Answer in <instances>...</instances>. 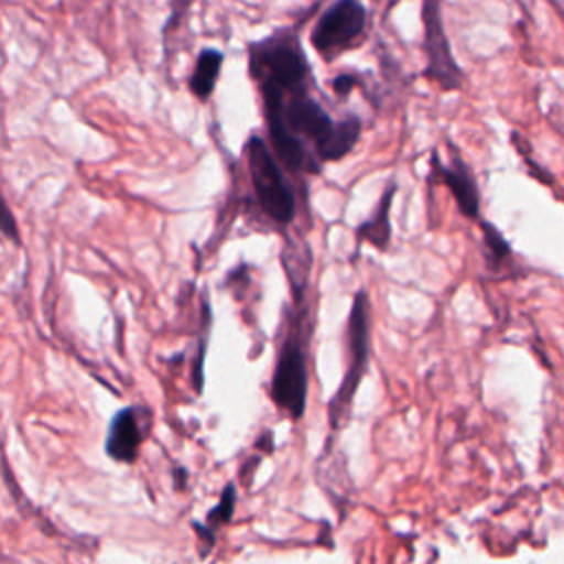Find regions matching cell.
Instances as JSON below:
<instances>
[{
    "mask_svg": "<svg viewBox=\"0 0 564 564\" xmlns=\"http://www.w3.org/2000/svg\"><path fill=\"white\" fill-rule=\"evenodd\" d=\"M366 26V7L359 0H337L317 20L311 44L326 57L348 48Z\"/></svg>",
    "mask_w": 564,
    "mask_h": 564,
    "instance_id": "6",
    "label": "cell"
},
{
    "mask_svg": "<svg viewBox=\"0 0 564 564\" xmlns=\"http://www.w3.org/2000/svg\"><path fill=\"white\" fill-rule=\"evenodd\" d=\"M234 507H236V487H234V485H227V487L223 489L220 505L207 513V527L214 531V527L225 524L227 520H231Z\"/></svg>",
    "mask_w": 564,
    "mask_h": 564,
    "instance_id": "13",
    "label": "cell"
},
{
    "mask_svg": "<svg viewBox=\"0 0 564 564\" xmlns=\"http://www.w3.org/2000/svg\"><path fill=\"white\" fill-rule=\"evenodd\" d=\"M482 227V238H485V247H487V258L494 262H500L505 258L511 256V247L509 242L502 238V234L489 225V223H480Z\"/></svg>",
    "mask_w": 564,
    "mask_h": 564,
    "instance_id": "12",
    "label": "cell"
},
{
    "mask_svg": "<svg viewBox=\"0 0 564 564\" xmlns=\"http://www.w3.org/2000/svg\"><path fill=\"white\" fill-rule=\"evenodd\" d=\"M306 390H308L306 339L302 337L300 326H295L286 335L278 352L273 381H271V399L291 419H302L306 408Z\"/></svg>",
    "mask_w": 564,
    "mask_h": 564,
    "instance_id": "4",
    "label": "cell"
},
{
    "mask_svg": "<svg viewBox=\"0 0 564 564\" xmlns=\"http://www.w3.org/2000/svg\"><path fill=\"white\" fill-rule=\"evenodd\" d=\"M423 48H425V75L436 82L443 90H458L465 82L460 64L454 59L445 24H443V0H423Z\"/></svg>",
    "mask_w": 564,
    "mask_h": 564,
    "instance_id": "5",
    "label": "cell"
},
{
    "mask_svg": "<svg viewBox=\"0 0 564 564\" xmlns=\"http://www.w3.org/2000/svg\"><path fill=\"white\" fill-rule=\"evenodd\" d=\"M220 68H223V53L218 48H203L198 53L194 70L189 75V90L196 99L205 101L212 97Z\"/></svg>",
    "mask_w": 564,
    "mask_h": 564,
    "instance_id": "9",
    "label": "cell"
},
{
    "mask_svg": "<svg viewBox=\"0 0 564 564\" xmlns=\"http://www.w3.org/2000/svg\"><path fill=\"white\" fill-rule=\"evenodd\" d=\"M249 68L260 93L286 95L306 88L308 62L297 37L289 31H278L271 37L251 44Z\"/></svg>",
    "mask_w": 564,
    "mask_h": 564,
    "instance_id": "1",
    "label": "cell"
},
{
    "mask_svg": "<svg viewBox=\"0 0 564 564\" xmlns=\"http://www.w3.org/2000/svg\"><path fill=\"white\" fill-rule=\"evenodd\" d=\"M392 196H394V185H390V189L383 192L375 214L364 225H359V229H357L359 240H368L377 249L388 247V242H390V203H392Z\"/></svg>",
    "mask_w": 564,
    "mask_h": 564,
    "instance_id": "11",
    "label": "cell"
},
{
    "mask_svg": "<svg viewBox=\"0 0 564 564\" xmlns=\"http://www.w3.org/2000/svg\"><path fill=\"white\" fill-rule=\"evenodd\" d=\"M247 167L251 174L253 194L262 212L280 225L291 223L295 216L293 192L271 150L258 134L247 141Z\"/></svg>",
    "mask_w": 564,
    "mask_h": 564,
    "instance_id": "2",
    "label": "cell"
},
{
    "mask_svg": "<svg viewBox=\"0 0 564 564\" xmlns=\"http://www.w3.org/2000/svg\"><path fill=\"white\" fill-rule=\"evenodd\" d=\"M432 165L438 172L441 181L452 192L460 214H465L467 218H478L480 216V194H478L476 178H474L471 170L465 165V161L460 156H454L449 165H443L434 156Z\"/></svg>",
    "mask_w": 564,
    "mask_h": 564,
    "instance_id": "8",
    "label": "cell"
},
{
    "mask_svg": "<svg viewBox=\"0 0 564 564\" xmlns=\"http://www.w3.org/2000/svg\"><path fill=\"white\" fill-rule=\"evenodd\" d=\"M4 234H7V238H11V240H18V231H15V225H13V216H11V209L7 207L4 209V229H2Z\"/></svg>",
    "mask_w": 564,
    "mask_h": 564,
    "instance_id": "16",
    "label": "cell"
},
{
    "mask_svg": "<svg viewBox=\"0 0 564 564\" xmlns=\"http://www.w3.org/2000/svg\"><path fill=\"white\" fill-rule=\"evenodd\" d=\"M359 134H361V121L357 117H346L344 121H339L335 126L333 134L317 150V156L322 161H339V159H344L355 148V143L359 141Z\"/></svg>",
    "mask_w": 564,
    "mask_h": 564,
    "instance_id": "10",
    "label": "cell"
},
{
    "mask_svg": "<svg viewBox=\"0 0 564 564\" xmlns=\"http://www.w3.org/2000/svg\"><path fill=\"white\" fill-rule=\"evenodd\" d=\"M511 141H513L516 150L520 152V156L524 159V163H527V167H529L531 176H533V178H538V181H542V183H546V185H551V183H553L551 174H549L540 163H535V161H533V156H531V148H529L527 139H524V137H520L518 132H511Z\"/></svg>",
    "mask_w": 564,
    "mask_h": 564,
    "instance_id": "14",
    "label": "cell"
},
{
    "mask_svg": "<svg viewBox=\"0 0 564 564\" xmlns=\"http://www.w3.org/2000/svg\"><path fill=\"white\" fill-rule=\"evenodd\" d=\"M348 348H350V359H348V370L344 375V381L339 383L328 414H330V427L339 430L350 412L355 390L368 368V357H370V328H368V295L366 291H359L355 295L352 308H350V319H348Z\"/></svg>",
    "mask_w": 564,
    "mask_h": 564,
    "instance_id": "3",
    "label": "cell"
},
{
    "mask_svg": "<svg viewBox=\"0 0 564 564\" xmlns=\"http://www.w3.org/2000/svg\"><path fill=\"white\" fill-rule=\"evenodd\" d=\"M357 86V77L352 73H341L333 79V90L337 95H348Z\"/></svg>",
    "mask_w": 564,
    "mask_h": 564,
    "instance_id": "15",
    "label": "cell"
},
{
    "mask_svg": "<svg viewBox=\"0 0 564 564\" xmlns=\"http://www.w3.org/2000/svg\"><path fill=\"white\" fill-rule=\"evenodd\" d=\"M557 128H560V132H562V134H564V128H562V126H557Z\"/></svg>",
    "mask_w": 564,
    "mask_h": 564,
    "instance_id": "17",
    "label": "cell"
},
{
    "mask_svg": "<svg viewBox=\"0 0 564 564\" xmlns=\"http://www.w3.org/2000/svg\"><path fill=\"white\" fill-rule=\"evenodd\" d=\"M150 427V412L141 405H130L119 410L108 427L106 454L119 463H134L139 447Z\"/></svg>",
    "mask_w": 564,
    "mask_h": 564,
    "instance_id": "7",
    "label": "cell"
}]
</instances>
